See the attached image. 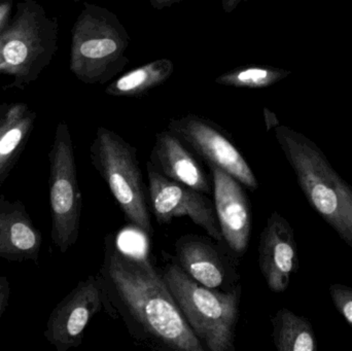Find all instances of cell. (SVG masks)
<instances>
[{
  "label": "cell",
  "mask_w": 352,
  "mask_h": 351,
  "mask_svg": "<svg viewBox=\"0 0 352 351\" xmlns=\"http://www.w3.org/2000/svg\"><path fill=\"white\" fill-rule=\"evenodd\" d=\"M98 276L104 311L121 317L130 335L157 350L206 351L175 304L162 274L146 258L125 253L105 237Z\"/></svg>",
  "instance_id": "cell-1"
},
{
  "label": "cell",
  "mask_w": 352,
  "mask_h": 351,
  "mask_svg": "<svg viewBox=\"0 0 352 351\" xmlns=\"http://www.w3.org/2000/svg\"><path fill=\"white\" fill-rule=\"evenodd\" d=\"M275 137L312 210L352 249L351 185L307 136L279 125Z\"/></svg>",
  "instance_id": "cell-2"
},
{
  "label": "cell",
  "mask_w": 352,
  "mask_h": 351,
  "mask_svg": "<svg viewBox=\"0 0 352 351\" xmlns=\"http://www.w3.org/2000/svg\"><path fill=\"white\" fill-rule=\"evenodd\" d=\"M161 274L182 317L205 350L235 351L242 284L231 292L206 288L184 273L175 260L165 265Z\"/></svg>",
  "instance_id": "cell-3"
},
{
  "label": "cell",
  "mask_w": 352,
  "mask_h": 351,
  "mask_svg": "<svg viewBox=\"0 0 352 351\" xmlns=\"http://www.w3.org/2000/svg\"><path fill=\"white\" fill-rule=\"evenodd\" d=\"M130 41L115 12L85 2L72 27L70 71L85 84H107L129 63Z\"/></svg>",
  "instance_id": "cell-4"
},
{
  "label": "cell",
  "mask_w": 352,
  "mask_h": 351,
  "mask_svg": "<svg viewBox=\"0 0 352 351\" xmlns=\"http://www.w3.org/2000/svg\"><path fill=\"white\" fill-rule=\"evenodd\" d=\"M59 25L35 0H21L0 34V74L14 78L23 89L36 80L58 49Z\"/></svg>",
  "instance_id": "cell-5"
},
{
  "label": "cell",
  "mask_w": 352,
  "mask_h": 351,
  "mask_svg": "<svg viewBox=\"0 0 352 351\" xmlns=\"http://www.w3.org/2000/svg\"><path fill=\"white\" fill-rule=\"evenodd\" d=\"M90 159L123 212L125 220L151 238L154 235L146 187L135 146L113 130L99 127Z\"/></svg>",
  "instance_id": "cell-6"
},
{
  "label": "cell",
  "mask_w": 352,
  "mask_h": 351,
  "mask_svg": "<svg viewBox=\"0 0 352 351\" xmlns=\"http://www.w3.org/2000/svg\"><path fill=\"white\" fill-rule=\"evenodd\" d=\"M49 201L51 238L60 253H66L80 237L82 197L76 154L69 128L64 121L56 128L49 152Z\"/></svg>",
  "instance_id": "cell-7"
},
{
  "label": "cell",
  "mask_w": 352,
  "mask_h": 351,
  "mask_svg": "<svg viewBox=\"0 0 352 351\" xmlns=\"http://www.w3.org/2000/svg\"><path fill=\"white\" fill-rule=\"evenodd\" d=\"M167 130L206 163H212L254 192L258 181L231 134L211 120L192 113L171 119Z\"/></svg>",
  "instance_id": "cell-8"
},
{
  "label": "cell",
  "mask_w": 352,
  "mask_h": 351,
  "mask_svg": "<svg viewBox=\"0 0 352 351\" xmlns=\"http://www.w3.org/2000/svg\"><path fill=\"white\" fill-rule=\"evenodd\" d=\"M148 205L157 223L169 224L173 218L188 216L217 242L225 243L215 212L214 201L206 194L161 175L146 163Z\"/></svg>",
  "instance_id": "cell-9"
},
{
  "label": "cell",
  "mask_w": 352,
  "mask_h": 351,
  "mask_svg": "<svg viewBox=\"0 0 352 351\" xmlns=\"http://www.w3.org/2000/svg\"><path fill=\"white\" fill-rule=\"evenodd\" d=\"M175 262L195 282L208 288L231 292L241 284L239 259L225 243L211 237L186 234L175 241Z\"/></svg>",
  "instance_id": "cell-10"
},
{
  "label": "cell",
  "mask_w": 352,
  "mask_h": 351,
  "mask_svg": "<svg viewBox=\"0 0 352 351\" xmlns=\"http://www.w3.org/2000/svg\"><path fill=\"white\" fill-rule=\"evenodd\" d=\"M102 310L104 294L98 274L88 276L52 310L43 336L57 351L78 348L91 319Z\"/></svg>",
  "instance_id": "cell-11"
},
{
  "label": "cell",
  "mask_w": 352,
  "mask_h": 351,
  "mask_svg": "<svg viewBox=\"0 0 352 351\" xmlns=\"http://www.w3.org/2000/svg\"><path fill=\"white\" fill-rule=\"evenodd\" d=\"M211 173L215 212L223 241L232 255L241 259L250 247L252 233V208L243 185L212 163Z\"/></svg>",
  "instance_id": "cell-12"
},
{
  "label": "cell",
  "mask_w": 352,
  "mask_h": 351,
  "mask_svg": "<svg viewBox=\"0 0 352 351\" xmlns=\"http://www.w3.org/2000/svg\"><path fill=\"white\" fill-rule=\"evenodd\" d=\"M258 267L267 286L275 294L289 288L291 278L299 271V253L295 230L278 212H273L261 233Z\"/></svg>",
  "instance_id": "cell-13"
},
{
  "label": "cell",
  "mask_w": 352,
  "mask_h": 351,
  "mask_svg": "<svg viewBox=\"0 0 352 351\" xmlns=\"http://www.w3.org/2000/svg\"><path fill=\"white\" fill-rule=\"evenodd\" d=\"M43 234L35 226L26 205L0 196V258L8 262L37 263Z\"/></svg>",
  "instance_id": "cell-14"
},
{
  "label": "cell",
  "mask_w": 352,
  "mask_h": 351,
  "mask_svg": "<svg viewBox=\"0 0 352 351\" xmlns=\"http://www.w3.org/2000/svg\"><path fill=\"white\" fill-rule=\"evenodd\" d=\"M148 164L166 179L210 195L213 185L190 148L173 132H159Z\"/></svg>",
  "instance_id": "cell-15"
},
{
  "label": "cell",
  "mask_w": 352,
  "mask_h": 351,
  "mask_svg": "<svg viewBox=\"0 0 352 351\" xmlns=\"http://www.w3.org/2000/svg\"><path fill=\"white\" fill-rule=\"evenodd\" d=\"M36 113L18 103L12 120L0 133V187L10 177L24 152L34 128Z\"/></svg>",
  "instance_id": "cell-16"
},
{
  "label": "cell",
  "mask_w": 352,
  "mask_h": 351,
  "mask_svg": "<svg viewBox=\"0 0 352 351\" xmlns=\"http://www.w3.org/2000/svg\"><path fill=\"white\" fill-rule=\"evenodd\" d=\"M173 71L175 65L171 60L157 59L120 76L109 84L105 92L116 97H142L165 84Z\"/></svg>",
  "instance_id": "cell-17"
},
{
  "label": "cell",
  "mask_w": 352,
  "mask_h": 351,
  "mask_svg": "<svg viewBox=\"0 0 352 351\" xmlns=\"http://www.w3.org/2000/svg\"><path fill=\"white\" fill-rule=\"evenodd\" d=\"M272 339L278 351H318V340L311 323L287 308L271 317Z\"/></svg>",
  "instance_id": "cell-18"
},
{
  "label": "cell",
  "mask_w": 352,
  "mask_h": 351,
  "mask_svg": "<svg viewBox=\"0 0 352 351\" xmlns=\"http://www.w3.org/2000/svg\"><path fill=\"white\" fill-rule=\"evenodd\" d=\"M291 74L289 70L268 65H246L234 68L215 78L221 86L264 89L273 86Z\"/></svg>",
  "instance_id": "cell-19"
},
{
  "label": "cell",
  "mask_w": 352,
  "mask_h": 351,
  "mask_svg": "<svg viewBox=\"0 0 352 351\" xmlns=\"http://www.w3.org/2000/svg\"><path fill=\"white\" fill-rule=\"evenodd\" d=\"M329 294L336 310L352 328V288L344 284H331Z\"/></svg>",
  "instance_id": "cell-20"
},
{
  "label": "cell",
  "mask_w": 352,
  "mask_h": 351,
  "mask_svg": "<svg viewBox=\"0 0 352 351\" xmlns=\"http://www.w3.org/2000/svg\"><path fill=\"white\" fill-rule=\"evenodd\" d=\"M10 280L6 276L0 275V321L10 305Z\"/></svg>",
  "instance_id": "cell-21"
},
{
  "label": "cell",
  "mask_w": 352,
  "mask_h": 351,
  "mask_svg": "<svg viewBox=\"0 0 352 351\" xmlns=\"http://www.w3.org/2000/svg\"><path fill=\"white\" fill-rule=\"evenodd\" d=\"M12 0H0V34L10 24L12 16Z\"/></svg>",
  "instance_id": "cell-22"
},
{
  "label": "cell",
  "mask_w": 352,
  "mask_h": 351,
  "mask_svg": "<svg viewBox=\"0 0 352 351\" xmlns=\"http://www.w3.org/2000/svg\"><path fill=\"white\" fill-rule=\"evenodd\" d=\"M18 103H12V104L0 105V133L3 131L4 128L8 126L14 115Z\"/></svg>",
  "instance_id": "cell-23"
},
{
  "label": "cell",
  "mask_w": 352,
  "mask_h": 351,
  "mask_svg": "<svg viewBox=\"0 0 352 351\" xmlns=\"http://www.w3.org/2000/svg\"><path fill=\"white\" fill-rule=\"evenodd\" d=\"M264 117L266 122L267 131H270L272 128H276L279 126V121L274 113L269 111L268 109H264Z\"/></svg>",
  "instance_id": "cell-24"
},
{
  "label": "cell",
  "mask_w": 352,
  "mask_h": 351,
  "mask_svg": "<svg viewBox=\"0 0 352 351\" xmlns=\"http://www.w3.org/2000/svg\"><path fill=\"white\" fill-rule=\"evenodd\" d=\"M244 1H248V0H221L223 12L226 14H230V12H234L241 2Z\"/></svg>",
  "instance_id": "cell-25"
},
{
  "label": "cell",
  "mask_w": 352,
  "mask_h": 351,
  "mask_svg": "<svg viewBox=\"0 0 352 351\" xmlns=\"http://www.w3.org/2000/svg\"><path fill=\"white\" fill-rule=\"evenodd\" d=\"M182 0H150L151 4L156 10H163L165 8H170L173 4L178 3Z\"/></svg>",
  "instance_id": "cell-26"
}]
</instances>
